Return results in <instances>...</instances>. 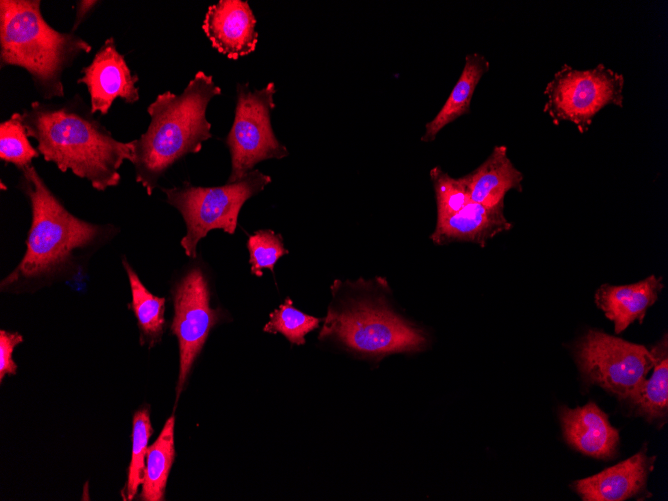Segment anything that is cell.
Returning a JSON list of instances; mask_svg holds the SVG:
<instances>
[{"instance_id": "cell-1", "label": "cell", "mask_w": 668, "mask_h": 501, "mask_svg": "<svg viewBox=\"0 0 668 501\" xmlns=\"http://www.w3.org/2000/svg\"><path fill=\"white\" fill-rule=\"evenodd\" d=\"M17 114L44 160L62 172L70 170L98 191L117 186L119 168L133 159L135 140H116L77 95L63 103L34 101Z\"/></svg>"}, {"instance_id": "cell-2", "label": "cell", "mask_w": 668, "mask_h": 501, "mask_svg": "<svg viewBox=\"0 0 668 501\" xmlns=\"http://www.w3.org/2000/svg\"><path fill=\"white\" fill-rule=\"evenodd\" d=\"M222 93L211 75L198 71L181 94H159L147 107L150 123L135 139V180L152 195L159 179L188 154L198 153L212 137L206 111L209 102Z\"/></svg>"}, {"instance_id": "cell-3", "label": "cell", "mask_w": 668, "mask_h": 501, "mask_svg": "<svg viewBox=\"0 0 668 501\" xmlns=\"http://www.w3.org/2000/svg\"><path fill=\"white\" fill-rule=\"evenodd\" d=\"M19 188L29 200L32 220L26 252L1 282L2 290L64 272L78 259V253L91 250L109 230V226L93 224L70 213L32 164L21 170Z\"/></svg>"}, {"instance_id": "cell-4", "label": "cell", "mask_w": 668, "mask_h": 501, "mask_svg": "<svg viewBox=\"0 0 668 501\" xmlns=\"http://www.w3.org/2000/svg\"><path fill=\"white\" fill-rule=\"evenodd\" d=\"M40 5V0L0 1V66L26 70L40 95L51 100L64 96V71L92 46L74 32L55 30Z\"/></svg>"}, {"instance_id": "cell-5", "label": "cell", "mask_w": 668, "mask_h": 501, "mask_svg": "<svg viewBox=\"0 0 668 501\" xmlns=\"http://www.w3.org/2000/svg\"><path fill=\"white\" fill-rule=\"evenodd\" d=\"M350 293L332 289L321 340L335 341L365 357L421 351L427 344L424 332L393 311L387 300L372 291L373 281L347 282Z\"/></svg>"}, {"instance_id": "cell-6", "label": "cell", "mask_w": 668, "mask_h": 501, "mask_svg": "<svg viewBox=\"0 0 668 501\" xmlns=\"http://www.w3.org/2000/svg\"><path fill=\"white\" fill-rule=\"evenodd\" d=\"M270 182V176L254 169L243 179L221 186L202 187L185 182L180 187L162 188L167 203L175 207L185 221L187 231L180 241L185 254L196 259L199 241L213 229L234 234L244 203Z\"/></svg>"}, {"instance_id": "cell-7", "label": "cell", "mask_w": 668, "mask_h": 501, "mask_svg": "<svg viewBox=\"0 0 668 501\" xmlns=\"http://www.w3.org/2000/svg\"><path fill=\"white\" fill-rule=\"evenodd\" d=\"M624 76L604 64L579 70L564 64L546 85L543 111L553 123H573L588 131L593 118L607 105L623 107Z\"/></svg>"}, {"instance_id": "cell-8", "label": "cell", "mask_w": 668, "mask_h": 501, "mask_svg": "<svg viewBox=\"0 0 668 501\" xmlns=\"http://www.w3.org/2000/svg\"><path fill=\"white\" fill-rule=\"evenodd\" d=\"M275 92L273 82L255 90H250L248 83L237 84L234 121L225 138L231 157L227 183L243 179L263 160L281 159L288 155L287 148L277 139L271 124Z\"/></svg>"}, {"instance_id": "cell-9", "label": "cell", "mask_w": 668, "mask_h": 501, "mask_svg": "<svg viewBox=\"0 0 668 501\" xmlns=\"http://www.w3.org/2000/svg\"><path fill=\"white\" fill-rule=\"evenodd\" d=\"M583 379L625 400L647 377L654 358L645 346L588 330L574 346Z\"/></svg>"}, {"instance_id": "cell-10", "label": "cell", "mask_w": 668, "mask_h": 501, "mask_svg": "<svg viewBox=\"0 0 668 501\" xmlns=\"http://www.w3.org/2000/svg\"><path fill=\"white\" fill-rule=\"evenodd\" d=\"M173 304L171 332L177 337L179 344L180 367L177 383V397H179L209 332L221 318V310L211 307L208 279L198 264L188 268L175 284Z\"/></svg>"}, {"instance_id": "cell-11", "label": "cell", "mask_w": 668, "mask_h": 501, "mask_svg": "<svg viewBox=\"0 0 668 501\" xmlns=\"http://www.w3.org/2000/svg\"><path fill=\"white\" fill-rule=\"evenodd\" d=\"M81 73L77 83L87 87L92 114L99 112L106 115L117 98L128 104L139 100L136 86L139 77L132 73L124 55L118 52L113 37L104 41L92 62L83 67Z\"/></svg>"}, {"instance_id": "cell-12", "label": "cell", "mask_w": 668, "mask_h": 501, "mask_svg": "<svg viewBox=\"0 0 668 501\" xmlns=\"http://www.w3.org/2000/svg\"><path fill=\"white\" fill-rule=\"evenodd\" d=\"M202 29L212 46L232 60L256 49V18L247 1L220 0L206 11Z\"/></svg>"}, {"instance_id": "cell-13", "label": "cell", "mask_w": 668, "mask_h": 501, "mask_svg": "<svg viewBox=\"0 0 668 501\" xmlns=\"http://www.w3.org/2000/svg\"><path fill=\"white\" fill-rule=\"evenodd\" d=\"M559 417L563 436L573 449L597 459L615 457L619 432L594 402L574 409L562 407Z\"/></svg>"}, {"instance_id": "cell-14", "label": "cell", "mask_w": 668, "mask_h": 501, "mask_svg": "<svg viewBox=\"0 0 668 501\" xmlns=\"http://www.w3.org/2000/svg\"><path fill=\"white\" fill-rule=\"evenodd\" d=\"M642 449L632 457L604 469L598 474L575 481L577 494L584 501H623L646 488L655 457Z\"/></svg>"}, {"instance_id": "cell-15", "label": "cell", "mask_w": 668, "mask_h": 501, "mask_svg": "<svg viewBox=\"0 0 668 501\" xmlns=\"http://www.w3.org/2000/svg\"><path fill=\"white\" fill-rule=\"evenodd\" d=\"M511 228L504 214V202L494 206L469 202L457 213L437 217L430 239L438 245L463 241L484 247L488 240Z\"/></svg>"}, {"instance_id": "cell-16", "label": "cell", "mask_w": 668, "mask_h": 501, "mask_svg": "<svg viewBox=\"0 0 668 501\" xmlns=\"http://www.w3.org/2000/svg\"><path fill=\"white\" fill-rule=\"evenodd\" d=\"M663 278L655 275L629 285L602 284L595 293V303L614 323L616 334L634 321L643 322L647 310L657 301L663 289Z\"/></svg>"}, {"instance_id": "cell-17", "label": "cell", "mask_w": 668, "mask_h": 501, "mask_svg": "<svg viewBox=\"0 0 668 501\" xmlns=\"http://www.w3.org/2000/svg\"><path fill=\"white\" fill-rule=\"evenodd\" d=\"M471 202L494 206L510 190H522V173L513 165L504 145L495 146L487 159L463 176Z\"/></svg>"}, {"instance_id": "cell-18", "label": "cell", "mask_w": 668, "mask_h": 501, "mask_svg": "<svg viewBox=\"0 0 668 501\" xmlns=\"http://www.w3.org/2000/svg\"><path fill=\"white\" fill-rule=\"evenodd\" d=\"M652 375L645 379L624 401L647 421L663 424L668 413V339L665 333L651 349Z\"/></svg>"}, {"instance_id": "cell-19", "label": "cell", "mask_w": 668, "mask_h": 501, "mask_svg": "<svg viewBox=\"0 0 668 501\" xmlns=\"http://www.w3.org/2000/svg\"><path fill=\"white\" fill-rule=\"evenodd\" d=\"M489 67V61L482 54L466 55L463 70L451 93L436 116L425 125L423 142L433 141L445 126L470 112L475 88Z\"/></svg>"}, {"instance_id": "cell-20", "label": "cell", "mask_w": 668, "mask_h": 501, "mask_svg": "<svg viewBox=\"0 0 668 501\" xmlns=\"http://www.w3.org/2000/svg\"><path fill=\"white\" fill-rule=\"evenodd\" d=\"M174 425L175 417L171 416L156 441L147 450L140 496L144 501L164 499L169 472L175 458Z\"/></svg>"}, {"instance_id": "cell-21", "label": "cell", "mask_w": 668, "mask_h": 501, "mask_svg": "<svg viewBox=\"0 0 668 501\" xmlns=\"http://www.w3.org/2000/svg\"><path fill=\"white\" fill-rule=\"evenodd\" d=\"M128 275L132 295V309L141 333V343L150 346L158 343L165 325V298L153 295L141 282L131 265L122 260Z\"/></svg>"}, {"instance_id": "cell-22", "label": "cell", "mask_w": 668, "mask_h": 501, "mask_svg": "<svg viewBox=\"0 0 668 501\" xmlns=\"http://www.w3.org/2000/svg\"><path fill=\"white\" fill-rule=\"evenodd\" d=\"M320 322V318L295 308L292 300L287 297L277 309L269 314V321L265 324L263 331L273 334L280 333L291 344L303 345L305 335L319 327Z\"/></svg>"}, {"instance_id": "cell-23", "label": "cell", "mask_w": 668, "mask_h": 501, "mask_svg": "<svg viewBox=\"0 0 668 501\" xmlns=\"http://www.w3.org/2000/svg\"><path fill=\"white\" fill-rule=\"evenodd\" d=\"M40 156L29 139L26 129L17 112L0 123V159L15 165L18 169L31 165L34 158Z\"/></svg>"}, {"instance_id": "cell-24", "label": "cell", "mask_w": 668, "mask_h": 501, "mask_svg": "<svg viewBox=\"0 0 668 501\" xmlns=\"http://www.w3.org/2000/svg\"><path fill=\"white\" fill-rule=\"evenodd\" d=\"M153 433L150 414L147 409L138 410L133 416L132 455L128 470L126 499L132 500L142 483L148 441Z\"/></svg>"}, {"instance_id": "cell-25", "label": "cell", "mask_w": 668, "mask_h": 501, "mask_svg": "<svg viewBox=\"0 0 668 501\" xmlns=\"http://www.w3.org/2000/svg\"><path fill=\"white\" fill-rule=\"evenodd\" d=\"M430 177L435 191L437 217L457 213L471 202L463 177L453 178L439 166L431 169Z\"/></svg>"}, {"instance_id": "cell-26", "label": "cell", "mask_w": 668, "mask_h": 501, "mask_svg": "<svg viewBox=\"0 0 668 501\" xmlns=\"http://www.w3.org/2000/svg\"><path fill=\"white\" fill-rule=\"evenodd\" d=\"M247 248L250 254L251 273L257 277L264 269L273 272L276 262L288 254L280 234L271 229H261L248 237Z\"/></svg>"}, {"instance_id": "cell-27", "label": "cell", "mask_w": 668, "mask_h": 501, "mask_svg": "<svg viewBox=\"0 0 668 501\" xmlns=\"http://www.w3.org/2000/svg\"><path fill=\"white\" fill-rule=\"evenodd\" d=\"M23 342V336L17 332L0 331V381L5 375L16 374L17 366L12 358L15 347Z\"/></svg>"}, {"instance_id": "cell-28", "label": "cell", "mask_w": 668, "mask_h": 501, "mask_svg": "<svg viewBox=\"0 0 668 501\" xmlns=\"http://www.w3.org/2000/svg\"><path fill=\"white\" fill-rule=\"evenodd\" d=\"M97 3L98 1L90 0H79L76 2V14L72 32L79 27Z\"/></svg>"}]
</instances>
